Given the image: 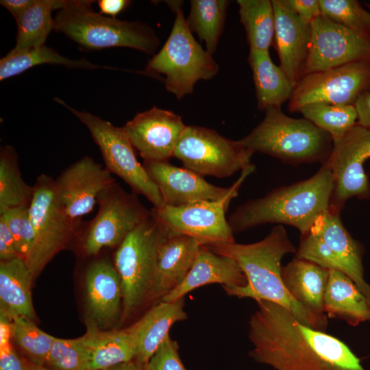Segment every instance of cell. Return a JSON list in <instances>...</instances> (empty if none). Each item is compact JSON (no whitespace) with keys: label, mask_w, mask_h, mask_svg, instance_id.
I'll use <instances>...</instances> for the list:
<instances>
[{"label":"cell","mask_w":370,"mask_h":370,"mask_svg":"<svg viewBox=\"0 0 370 370\" xmlns=\"http://www.w3.org/2000/svg\"><path fill=\"white\" fill-rule=\"evenodd\" d=\"M55 337L40 330L32 320L17 317L12 320V341L25 358L44 366Z\"/></svg>","instance_id":"cell-36"},{"label":"cell","mask_w":370,"mask_h":370,"mask_svg":"<svg viewBox=\"0 0 370 370\" xmlns=\"http://www.w3.org/2000/svg\"><path fill=\"white\" fill-rule=\"evenodd\" d=\"M357 114V123L370 128V92L361 96L354 105Z\"/></svg>","instance_id":"cell-44"},{"label":"cell","mask_w":370,"mask_h":370,"mask_svg":"<svg viewBox=\"0 0 370 370\" xmlns=\"http://www.w3.org/2000/svg\"><path fill=\"white\" fill-rule=\"evenodd\" d=\"M34 188L29 210L35 239L32 253L25 262L33 279L67 245L79 224L66 213L60 201L53 179L40 174Z\"/></svg>","instance_id":"cell-11"},{"label":"cell","mask_w":370,"mask_h":370,"mask_svg":"<svg viewBox=\"0 0 370 370\" xmlns=\"http://www.w3.org/2000/svg\"><path fill=\"white\" fill-rule=\"evenodd\" d=\"M32 273L19 258L0 262V312L13 320L17 317L35 319Z\"/></svg>","instance_id":"cell-27"},{"label":"cell","mask_w":370,"mask_h":370,"mask_svg":"<svg viewBox=\"0 0 370 370\" xmlns=\"http://www.w3.org/2000/svg\"><path fill=\"white\" fill-rule=\"evenodd\" d=\"M370 158V128L356 123L333 148L328 161L333 190L330 209L341 213L352 197L370 199V182L364 170Z\"/></svg>","instance_id":"cell-15"},{"label":"cell","mask_w":370,"mask_h":370,"mask_svg":"<svg viewBox=\"0 0 370 370\" xmlns=\"http://www.w3.org/2000/svg\"><path fill=\"white\" fill-rule=\"evenodd\" d=\"M58 103L69 110L88 130L97 145L106 169L121 178L132 190L145 196L155 208L164 206L160 190L143 165L137 160L123 127H116L95 114L79 111L59 98Z\"/></svg>","instance_id":"cell-10"},{"label":"cell","mask_w":370,"mask_h":370,"mask_svg":"<svg viewBox=\"0 0 370 370\" xmlns=\"http://www.w3.org/2000/svg\"><path fill=\"white\" fill-rule=\"evenodd\" d=\"M333 177L328 160L311 177L273 189L247 201L229 217L233 232L265 223L285 224L306 233L330 208Z\"/></svg>","instance_id":"cell-3"},{"label":"cell","mask_w":370,"mask_h":370,"mask_svg":"<svg viewBox=\"0 0 370 370\" xmlns=\"http://www.w3.org/2000/svg\"><path fill=\"white\" fill-rule=\"evenodd\" d=\"M115 182L112 174L90 156L71 164L55 180L56 192L66 213L75 221L91 212L99 195Z\"/></svg>","instance_id":"cell-18"},{"label":"cell","mask_w":370,"mask_h":370,"mask_svg":"<svg viewBox=\"0 0 370 370\" xmlns=\"http://www.w3.org/2000/svg\"><path fill=\"white\" fill-rule=\"evenodd\" d=\"M19 258L14 238L2 217H0V260L6 261Z\"/></svg>","instance_id":"cell-43"},{"label":"cell","mask_w":370,"mask_h":370,"mask_svg":"<svg viewBox=\"0 0 370 370\" xmlns=\"http://www.w3.org/2000/svg\"><path fill=\"white\" fill-rule=\"evenodd\" d=\"M34 186L23 179L15 149L10 145L0 150V214L5 210L29 207L34 195Z\"/></svg>","instance_id":"cell-34"},{"label":"cell","mask_w":370,"mask_h":370,"mask_svg":"<svg viewBox=\"0 0 370 370\" xmlns=\"http://www.w3.org/2000/svg\"><path fill=\"white\" fill-rule=\"evenodd\" d=\"M247 60L252 71L260 110L280 108L289 101L295 86L280 66L272 62L269 51L250 49Z\"/></svg>","instance_id":"cell-28"},{"label":"cell","mask_w":370,"mask_h":370,"mask_svg":"<svg viewBox=\"0 0 370 370\" xmlns=\"http://www.w3.org/2000/svg\"><path fill=\"white\" fill-rule=\"evenodd\" d=\"M287 5L304 21L311 24L321 14L319 0H284Z\"/></svg>","instance_id":"cell-41"},{"label":"cell","mask_w":370,"mask_h":370,"mask_svg":"<svg viewBox=\"0 0 370 370\" xmlns=\"http://www.w3.org/2000/svg\"><path fill=\"white\" fill-rule=\"evenodd\" d=\"M323 307L330 317L343 319L352 325L368 321L370 314L369 302L354 282L333 269L329 270Z\"/></svg>","instance_id":"cell-29"},{"label":"cell","mask_w":370,"mask_h":370,"mask_svg":"<svg viewBox=\"0 0 370 370\" xmlns=\"http://www.w3.org/2000/svg\"><path fill=\"white\" fill-rule=\"evenodd\" d=\"M254 153L239 140L226 138L208 128L186 125L173 157L199 175L226 177L251 164Z\"/></svg>","instance_id":"cell-12"},{"label":"cell","mask_w":370,"mask_h":370,"mask_svg":"<svg viewBox=\"0 0 370 370\" xmlns=\"http://www.w3.org/2000/svg\"><path fill=\"white\" fill-rule=\"evenodd\" d=\"M85 290L88 318L99 328L114 325L122 314L123 294L121 279L107 260H98L87 269Z\"/></svg>","instance_id":"cell-21"},{"label":"cell","mask_w":370,"mask_h":370,"mask_svg":"<svg viewBox=\"0 0 370 370\" xmlns=\"http://www.w3.org/2000/svg\"><path fill=\"white\" fill-rule=\"evenodd\" d=\"M94 2L65 0L54 17V30L84 49L129 47L149 54L156 51L160 41L149 26L103 16L94 11Z\"/></svg>","instance_id":"cell-4"},{"label":"cell","mask_w":370,"mask_h":370,"mask_svg":"<svg viewBox=\"0 0 370 370\" xmlns=\"http://www.w3.org/2000/svg\"><path fill=\"white\" fill-rule=\"evenodd\" d=\"M44 366L51 370H90V354L83 336L55 337Z\"/></svg>","instance_id":"cell-38"},{"label":"cell","mask_w":370,"mask_h":370,"mask_svg":"<svg viewBox=\"0 0 370 370\" xmlns=\"http://www.w3.org/2000/svg\"><path fill=\"white\" fill-rule=\"evenodd\" d=\"M328 274L329 270L296 257L282 268L283 283L293 298L323 321H327L323 297Z\"/></svg>","instance_id":"cell-25"},{"label":"cell","mask_w":370,"mask_h":370,"mask_svg":"<svg viewBox=\"0 0 370 370\" xmlns=\"http://www.w3.org/2000/svg\"><path fill=\"white\" fill-rule=\"evenodd\" d=\"M200 247L199 243L190 236H165L158 248L148 298L162 299L179 286L190 271Z\"/></svg>","instance_id":"cell-22"},{"label":"cell","mask_w":370,"mask_h":370,"mask_svg":"<svg viewBox=\"0 0 370 370\" xmlns=\"http://www.w3.org/2000/svg\"><path fill=\"white\" fill-rule=\"evenodd\" d=\"M211 284H220L223 289L243 286L247 279L238 264L231 258L212 251L201 245L195 260L182 282L161 300L174 301L195 288Z\"/></svg>","instance_id":"cell-23"},{"label":"cell","mask_w":370,"mask_h":370,"mask_svg":"<svg viewBox=\"0 0 370 370\" xmlns=\"http://www.w3.org/2000/svg\"><path fill=\"white\" fill-rule=\"evenodd\" d=\"M176 14L166 42L149 61L145 73L164 75L166 90L181 99L193 92L200 79H210L219 71L212 54L204 50L189 29L178 2L171 3Z\"/></svg>","instance_id":"cell-6"},{"label":"cell","mask_w":370,"mask_h":370,"mask_svg":"<svg viewBox=\"0 0 370 370\" xmlns=\"http://www.w3.org/2000/svg\"><path fill=\"white\" fill-rule=\"evenodd\" d=\"M274 43L280 68L296 86L303 75L311 36V24L301 20L284 0H272Z\"/></svg>","instance_id":"cell-20"},{"label":"cell","mask_w":370,"mask_h":370,"mask_svg":"<svg viewBox=\"0 0 370 370\" xmlns=\"http://www.w3.org/2000/svg\"><path fill=\"white\" fill-rule=\"evenodd\" d=\"M254 170L253 164L242 170L240 177L230 186L229 193L219 200L203 201L177 207L164 205L160 208H153L151 214L166 236H187L204 246L235 242L225 213L242 184Z\"/></svg>","instance_id":"cell-9"},{"label":"cell","mask_w":370,"mask_h":370,"mask_svg":"<svg viewBox=\"0 0 370 370\" xmlns=\"http://www.w3.org/2000/svg\"><path fill=\"white\" fill-rule=\"evenodd\" d=\"M208 247L216 254L233 259L247 279L241 287L224 289L229 295L269 301L288 309L301 323L323 331V321L301 306L286 290L282 278L283 257L297 249L282 225L275 226L262 240L250 244L236 242Z\"/></svg>","instance_id":"cell-2"},{"label":"cell","mask_w":370,"mask_h":370,"mask_svg":"<svg viewBox=\"0 0 370 370\" xmlns=\"http://www.w3.org/2000/svg\"><path fill=\"white\" fill-rule=\"evenodd\" d=\"M98 370H146V368L134 359Z\"/></svg>","instance_id":"cell-48"},{"label":"cell","mask_w":370,"mask_h":370,"mask_svg":"<svg viewBox=\"0 0 370 370\" xmlns=\"http://www.w3.org/2000/svg\"><path fill=\"white\" fill-rule=\"evenodd\" d=\"M27 361L21 357L12 343L0 347V370H27Z\"/></svg>","instance_id":"cell-42"},{"label":"cell","mask_w":370,"mask_h":370,"mask_svg":"<svg viewBox=\"0 0 370 370\" xmlns=\"http://www.w3.org/2000/svg\"><path fill=\"white\" fill-rule=\"evenodd\" d=\"M370 92V59L356 61L303 76L289 99L290 112L314 103L354 106Z\"/></svg>","instance_id":"cell-14"},{"label":"cell","mask_w":370,"mask_h":370,"mask_svg":"<svg viewBox=\"0 0 370 370\" xmlns=\"http://www.w3.org/2000/svg\"><path fill=\"white\" fill-rule=\"evenodd\" d=\"M82 336L89 351L90 370L107 368L134 360L136 343L130 326L121 330H102L86 319Z\"/></svg>","instance_id":"cell-26"},{"label":"cell","mask_w":370,"mask_h":370,"mask_svg":"<svg viewBox=\"0 0 370 370\" xmlns=\"http://www.w3.org/2000/svg\"><path fill=\"white\" fill-rule=\"evenodd\" d=\"M239 140L254 153H265L293 166L323 164L333 148L329 134L304 118L287 116L280 108L266 110L262 122Z\"/></svg>","instance_id":"cell-5"},{"label":"cell","mask_w":370,"mask_h":370,"mask_svg":"<svg viewBox=\"0 0 370 370\" xmlns=\"http://www.w3.org/2000/svg\"><path fill=\"white\" fill-rule=\"evenodd\" d=\"M368 321H370V314H369V319H368Z\"/></svg>","instance_id":"cell-50"},{"label":"cell","mask_w":370,"mask_h":370,"mask_svg":"<svg viewBox=\"0 0 370 370\" xmlns=\"http://www.w3.org/2000/svg\"><path fill=\"white\" fill-rule=\"evenodd\" d=\"M295 253L296 258L345 274L370 306V285L364 278L362 247L345 227L340 213L329 208L306 233L301 235Z\"/></svg>","instance_id":"cell-7"},{"label":"cell","mask_w":370,"mask_h":370,"mask_svg":"<svg viewBox=\"0 0 370 370\" xmlns=\"http://www.w3.org/2000/svg\"><path fill=\"white\" fill-rule=\"evenodd\" d=\"M34 1V0H1L0 3L16 21L33 4Z\"/></svg>","instance_id":"cell-46"},{"label":"cell","mask_w":370,"mask_h":370,"mask_svg":"<svg viewBox=\"0 0 370 370\" xmlns=\"http://www.w3.org/2000/svg\"><path fill=\"white\" fill-rule=\"evenodd\" d=\"M97 204L98 212L88 223L82 238L83 251L90 256L105 248L118 247L151 214L135 195L116 182L99 195Z\"/></svg>","instance_id":"cell-13"},{"label":"cell","mask_w":370,"mask_h":370,"mask_svg":"<svg viewBox=\"0 0 370 370\" xmlns=\"http://www.w3.org/2000/svg\"><path fill=\"white\" fill-rule=\"evenodd\" d=\"M298 112L304 119L329 134L333 144L338 143L358 121L356 108L352 105L314 103L303 106Z\"/></svg>","instance_id":"cell-35"},{"label":"cell","mask_w":370,"mask_h":370,"mask_svg":"<svg viewBox=\"0 0 370 370\" xmlns=\"http://www.w3.org/2000/svg\"><path fill=\"white\" fill-rule=\"evenodd\" d=\"M50 64L77 69H113L108 66L93 64L84 58L72 60L61 56L55 49L45 45L25 51H10L0 60V80L17 75L27 69L40 64Z\"/></svg>","instance_id":"cell-31"},{"label":"cell","mask_w":370,"mask_h":370,"mask_svg":"<svg viewBox=\"0 0 370 370\" xmlns=\"http://www.w3.org/2000/svg\"><path fill=\"white\" fill-rule=\"evenodd\" d=\"M240 21L250 49L269 51L275 36V14L272 1L238 0Z\"/></svg>","instance_id":"cell-32"},{"label":"cell","mask_w":370,"mask_h":370,"mask_svg":"<svg viewBox=\"0 0 370 370\" xmlns=\"http://www.w3.org/2000/svg\"><path fill=\"white\" fill-rule=\"evenodd\" d=\"M27 370H51V369L45 366L36 365L27 361Z\"/></svg>","instance_id":"cell-49"},{"label":"cell","mask_w":370,"mask_h":370,"mask_svg":"<svg viewBox=\"0 0 370 370\" xmlns=\"http://www.w3.org/2000/svg\"><path fill=\"white\" fill-rule=\"evenodd\" d=\"M146 370H187L180 360L177 343L170 336L151 358Z\"/></svg>","instance_id":"cell-40"},{"label":"cell","mask_w":370,"mask_h":370,"mask_svg":"<svg viewBox=\"0 0 370 370\" xmlns=\"http://www.w3.org/2000/svg\"><path fill=\"white\" fill-rule=\"evenodd\" d=\"M184 298L161 300L130 326L136 343L135 360L145 368L157 349L169 336L171 326L186 319Z\"/></svg>","instance_id":"cell-24"},{"label":"cell","mask_w":370,"mask_h":370,"mask_svg":"<svg viewBox=\"0 0 370 370\" xmlns=\"http://www.w3.org/2000/svg\"><path fill=\"white\" fill-rule=\"evenodd\" d=\"M186 127L180 115L153 107L123 127L144 161H169Z\"/></svg>","instance_id":"cell-17"},{"label":"cell","mask_w":370,"mask_h":370,"mask_svg":"<svg viewBox=\"0 0 370 370\" xmlns=\"http://www.w3.org/2000/svg\"><path fill=\"white\" fill-rule=\"evenodd\" d=\"M256 303L248 333L256 362L275 370H365L338 338L301 323L278 304Z\"/></svg>","instance_id":"cell-1"},{"label":"cell","mask_w":370,"mask_h":370,"mask_svg":"<svg viewBox=\"0 0 370 370\" xmlns=\"http://www.w3.org/2000/svg\"><path fill=\"white\" fill-rule=\"evenodd\" d=\"M143 166L158 186L164 205L173 207L225 197L230 186L222 188L206 181L192 171L169 161H144Z\"/></svg>","instance_id":"cell-19"},{"label":"cell","mask_w":370,"mask_h":370,"mask_svg":"<svg viewBox=\"0 0 370 370\" xmlns=\"http://www.w3.org/2000/svg\"><path fill=\"white\" fill-rule=\"evenodd\" d=\"M12 320L0 312V347L12 344Z\"/></svg>","instance_id":"cell-47"},{"label":"cell","mask_w":370,"mask_h":370,"mask_svg":"<svg viewBox=\"0 0 370 370\" xmlns=\"http://www.w3.org/2000/svg\"><path fill=\"white\" fill-rule=\"evenodd\" d=\"M370 59V39L320 15L311 23L303 76Z\"/></svg>","instance_id":"cell-16"},{"label":"cell","mask_w":370,"mask_h":370,"mask_svg":"<svg viewBox=\"0 0 370 370\" xmlns=\"http://www.w3.org/2000/svg\"><path fill=\"white\" fill-rule=\"evenodd\" d=\"M97 2L101 14L109 15L114 18L126 9L130 3L127 0H100Z\"/></svg>","instance_id":"cell-45"},{"label":"cell","mask_w":370,"mask_h":370,"mask_svg":"<svg viewBox=\"0 0 370 370\" xmlns=\"http://www.w3.org/2000/svg\"><path fill=\"white\" fill-rule=\"evenodd\" d=\"M65 0H34L33 4L16 21V42L12 52L28 50L45 45L52 30L54 18L52 12L60 10Z\"/></svg>","instance_id":"cell-30"},{"label":"cell","mask_w":370,"mask_h":370,"mask_svg":"<svg viewBox=\"0 0 370 370\" xmlns=\"http://www.w3.org/2000/svg\"><path fill=\"white\" fill-rule=\"evenodd\" d=\"M29 207L10 208L0 214L12 233L19 258L25 262L32 253L35 239Z\"/></svg>","instance_id":"cell-39"},{"label":"cell","mask_w":370,"mask_h":370,"mask_svg":"<svg viewBox=\"0 0 370 370\" xmlns=\"http://www.w3.org/2000/svg\"><path fill=\"white\" fill-rule=\"evenodd\" d=\"M321 15L370 39V12L356 0H319Z\"/></svg>","instance_id":"cell-37"},{"label":"cell","mask_w":370,"mask_h":370,"mask_svg":"<svg viewBox=\"0 0 370 370\" xmlns=\"http://www.w3.org/2000/svg\"><path fill=\"white\" fill-rule=\"evenodd\" d=\"M165 236L151 214L117 247L114 265L121 282L123 318L129 316L148 298L158 248Z\"/></svg>","instance_id":"cell-8"},{"label":"cell","mask_w":370,"mask_h":370,"mask_svg":"<svg viewBox=\"0 0 370 370\" xmlns=\"http://www.w3.org/2000/svg\"><path fill=\"white\" fill-rule=\"evenodd\" d=\"M230 1L227 0H191L186 18L190 32L204 41L206 51L213 54L223 29Z\"/></svg>","instance_id":"cell-33"}]
</instances>
